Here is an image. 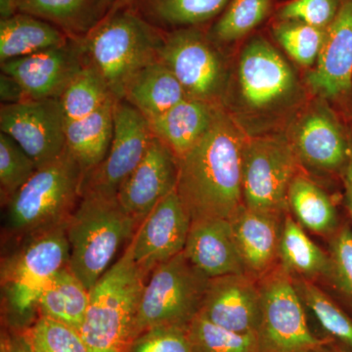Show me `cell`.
Wrapping results in <instances>:
<instances>
[{
  "instance_id": "cell-6",
  "label": "cell",
  "mask_w": 352,
  "mask_h": 352,
  "mask_svg": "<svg viewBox=\"0 0 352 352\" xmlns=\"http://www.w3.org/2000/svg\"><path fill=\"white\" fill-rule=\"evenodd\" d=\"M164 34L132 10L113 14L78 38L91 65L115 97L122 100L124 88L141 69L160 59Z\"/></svg>"
},
{
  "instance_id": "cell-21",
  "label": "cell",
  "mask_w": 352,
  "mask_h": 352,
  "mask_svg": "<svg viewBox=\"0 0 352 352\" xmlns=\"http://www.w3.org/2000/svg\"><path fill=\"white\" fill-rule=\"evenodd\" d=\"M183 252L193 265L210 279L245 273L230 220L192 221Z\"/></svg>"
},
{
  "instance_id": "cell-33",
  "label": "cell",
  "mask_w": 352,
  "mask_h": 352,
  "mask_svg": "<svg viewBox=\"0 0 352 352\" xmlns=\"http://www.w3.org/2000/svg\"><path fill=\"white\" fill-rule=\"evenodd\" d=\"M271 6V0H230L210 38L219 46L240 41L266 19Z\"/></svg>"
},
{
  "instance_id": "cell-25",
  "label": "cell",
  "mask_w": 352,
  "mask_h": 352,
  "mask_svg": "<svg viewBox=\"0 0 352 352\" xmlns=\"http://www.w3.org/2000/svg\"><path fill=\"white\" fill-rule=\"evenodd\" d=\"M69 41L64 32L50 23L18 12L0 22V61L29 56L65 45Z\"/></svg>"
},
{
  "instance_id": "cell-45",
  "label": "cell",
  "mask_w": 352,
  "mask_h": 352,
  "mask_svg": "<svg viewBox=\"0 0 352 352\" xmlns=\"http://www.w3.org/2000/svg\"><path fill=\"white\" fill-rule=\"evenodd\" d=\"M312 352H351L349 349H344L339 344L335 342V340H330V342H326L325 344L318 347Z\"/></svg>"
},
{
  "instance_id": "cell-39",
  "label": "cell",
  "mask_w": 352,
  "mask_h": 352,
  "mask_svg": "<svg viewBox=\"0 0 352 352\" xmlns=\"http://www.w3.org/2000/svg\"><path fill=\"white\" fill-rule=\"evenodd\" d=\"M342 0H292L277 12V21H296L326 30L339 12Z\"/></svg>"
},
{
  "instance_id": "cell-40",
  "label": "cell",
  "mask_w": 352,
  "mask_h": 352,
  "mask_svg": "<svg viewBox=\"0 0 352 352\" xmlns=\"http://www.w3.org/2000/svg\"><path fill=\"white\" fill-rule=\"evenodd\" d=\"M332 270L328 281L352 303V229L340 228L330 247Z\"/></svg>"
},
{
  "instance_id": "cell-16",
  "label": "cell",
  "mask_w": 352,
  "mask_h": 352,
  "mask_svg": "<svg viewBox=\"0 0 352 352\" xmlns=\"http://www.w3.org/2000/svg\"><path fill=\"white\" fill-rule=\"evenodd\" d=\"M192 219L176 189L153 208L131 239L133 258L146 277L184 251Z\"/></svg>"
},
{
  "instance_id": "cell-8",
  "label": "cell",
  "mask_w": 352,
  "mask_h": 352,
  "mask_svg": "<svg viewBox=\"0 0 352 352\" xmlns=\"http://www.w3.org/2000/svg\"><path fill=\"white\" fill-rule=\"evenodd\" d=\"M208 281L184 252L157 266L141 294L131 340L155 326L187 327L200 314Z\"/></svg>"
},
{
  "instance_id": "cell-17",
  "label": "cell",
  "mask_w": 352,
  "mask_h": 352,
  "mask_svg": "<svg viewBox=\"0 0 352 352\" xmlns=\"http://www.w3.org/2000/svg\"><path fill=\"white\" fill-rule=\"evenodd\" d=\"M199 314L232 332L258 333L261 317L259 280L247 273L212 278Z\"/></svg>"
},
{
  "instance_id": "cell-34",
  "label": "cell",
  "mask_w": 352,
  "mask_h": 352,
  "mask_svg": "<svg viewBox=\"0 0 352 352\" xmlns=\"http://www.w3.org/2000/svg\"><path fill=\"white\" fill-rule=\"evenodd\" d=\"M192 352H261L258 333L232 332L200 314L187 327Z\"/></svg>"
},
{
  "instance_id": "cell-22",
  "label": "cell",
  "mask_w": 352,
  "mask_h": 352,
  "mask_svg": "<svg viewBox=\"0 0 352 352\" xmlns=\"http://www.w3.org/2000/svg\"><path fill=\"white\" fill-rule=\"evenodd\" d=\"M220 107L222 106L186 98L149 120L150 127L155 138L180 159L207 133Z\"/></svg>"
},
{
  "instance_id": "cell-4",
  "label": "cell",
  "mask_w": 352,
  "mask_h": 352,
  "mask_svg": "<svg viewBox=\"0 0 352 352\" xmlns=\"http://www.w3.org/2000/svg\"><path fill=\"white\" fill-rule=\"evenodd\" d=\"M140 223L127 214L117 197L82 194L67 221L69 267L88 289L111 267L124 243L131 242Z\"/></svg>"
},
{
  "instance_id": "cell-3",
  "label": "cell",
  "mask_w": 352,
  "mask_h": 352,
  "mask_svg": "<svg viewBox=\"0 0 352 352\" xmlns=\"http://www.w3.org/2000/svg\"><path fill=\"white\" fill-rule=\"evenodd\" d=\"M67 222L21 241L18 251L2 264V307L7 329L25 331L38 318L44 287L69 265Z\"/></svg>"
},
{
  "instance_id": "cell-43",
  "label": "cell",
  "mask_w": 352,
  "mask_h": 352,
  "mask_svg": "<svg viewBox=\"0 0 352 352\" xmlns=\"http://www.w3.org/2000/svg\"><path fill=\"white\" fill-rule=\"evenodd\" d=\"M342 173H344V184L346 190V207L352 221V154Z\"/></svg>"
},
{
  "instance_id": "cell-38",
  "label": "cell",
  "mask_w": 352,
  "mask_h": 352,
  "mask_svg": "<svg viewBox=\"0 0 352 352\" xmlns=\"http://www.w3.org/2000/svg\"><path fill=\"white\" fill-rule=\"evenodd\" d=\"M187 327L161 325L146 329L129 342L124 352H192Z\"/></svg>"
},
{
  "instance_id": "cell-10",
  "label": "cell",
  "mask_w": 352,
  "mask_h": 352,
  "mask_svg": "<svg viewBox=\"0 0 352 352\" xmlns=\"http://www.w3.org/2000/svg\"><path fill=\"white\" fill-rule=\"evenodd\" d=\"M160 60L175 74L188 98L222 106L231 69L210 36L194 27L166 34Z\"/></svg>"
},
{
  "instance_id": "cell-35",
  "label": "cell",
  "mask_w": 352,
  "mask_h": 352,
  "mask_svg": "<svg viewBox=\"0 0 352 352\" xmlns=\"http://www.w3.org/2000/svg\"><path fill=\"white\" fill-rule=\"evenodd\" d=\"M272 32L293 61L305 68H314L320 54L326 30L296 21H277Z\"/></svg>"
},
{
  "instance_id": "cell-23",
  "label": "cell",
  "mask_w": 352,
  "mask_h": 352,
  "mask_svg": "<svg viewBox=\"0 0 352 352\" xmlns=\"http://www.w3.org/2000/svg\"><path fill=\"white\" fill-rule=\"evenodd\" d=\"M186 98L188 96L175 74L159 59L132 76L122 100L131 104L149 120Z\"/></svg>"
},
{
  "instance_id": "cell-2",
  "label": "cell",
  "mask_w": 352,
  "mask_h": 352,
  "mask_svg": "<svg viewBox=\"0 0 352 352\" xmlns=\"http://www.w3.org/2000/svg\"><path fill=\"white\" fill-rule=\"evenodd\" d=\"M247 136L220 107L207 133L178 159L176 191L192 221L230 220L244 206L242 160Z\"/></svg>"
},
{
  "instance_id": "cell-13",
  "label": "cell",
  "mask_w": 352,
  "mask_h": 352,
  "mask_svg": "<svg viewBox=\"0 0 352 352\" xmlns=\"http://www.w3.org/2000/svg\"><path fill=\"white\" fill-rule=\"evenodd\" d=\"M65 116L60 99L1 104L0 129L36 163L38 168L67 151Z\"/></svg>"
},
{
  "instance_id": "cell-1",
  "label": "cell",
  "mask_w": 352,
  "mask_h": 352,
  "mask_svg": "<svg viewBox=\"0 0 352 352\" xmlns=\"http://www.w3.org/2000/svg\"><path fill=\"white\" fill-rule=\"evenodd\" d=\"M305 90L283 55L263 36L245 43L231 69L222 107L248 136L279 132L302 110Z\"/></svg>"
},
{
  "instance_id": "cell-15",
  "label": "cell",
  "mask_w": 352,
  "mask_h": 352,
  "mask_svg": "<svg viewBox=\"0 0 352 352\" xmlns=\"http://www.w3.org/2000/svg\"><path fill=\"white\" fill-rule=\"evenodd\" d=\"M87 64L78 38H69L65 45L3 62L1 73L20 85L25 100L60 99Z\"/></svg>"
},
{
  "instance_id": "cell-28",
  "label": "cell",
  "mask_w": 352,
  "mask_h": 352,
  "mask_svg": "<svg viewBox=\"0 0 352 352\" xmlns=\"http://www.w3.org/2000/svg\"><path fill=\"white\" fill-rule=\"evenodd\" d=\"M288 207L298 223L312 232L330 235L339 230L337 208L332 199L300 171L289 184Z\"/></svg>"
},
{
  "instance_id": "cell-46",
  "label": "cell",
  "mask_w": 352,
  "mask_h": 352,
  "mask_svg": "<svg viewBox=\"0 0 352 352\" xmlns=\"http://www.w3.org/2000/svg\"><path fill=\"white\" fill-rule=\"evenodd\" d=\"M115 1L116 0H100L99 7H100L101 14H103L106 10H107V9L110 8Z\"/></svg>"
},
{
  "instance_id": "cell-44",
  "label": "cell",
  "mask_w": 352,
  "mask_h": 352,
  "mask_svg": "<svg viewBox=\"0 0 352 352\" xmlns=\"http://www.w3.org/2000/svg\"><path fill=\"white\" fill-rule=\"evenodd\" d=\"M18 12V0H0L1 20L9 19Z\"/></svg>"
},
{
  "instance_id": "cell-29",
  "label": "cell",
  "mask_w": 352,
  "mask_h": 352,
  "mask_svg": "<svg viewBox=\"0 0 352 352\" xmlns=\"http://www.w3.org/2000/svg\"><path fill=\"white\" fill-rule=\"evenodd\" d=\"M100 0H18L19 12L50 23L69 38H80L97 25Z\"/></svg>"
},
{
  "instance_id": "cell-7",
  "label": "cell",
  "mask_w": 352,
  "mask_h": 352,
  "mask_svg": "<svg viewBox=\"0 0 352 352\" xmlns=\"http://www.w3.org/2000/svg\"><path fill=\"white\" fill-rule=\"evenodd\" d=\"M85 173L68 150L38 168L6 203V231L20 241L66 223L80 199Z\"/></svg>"
},
{
  "instance_id": "cell-24",
  "label": "cell",
  "mask_w": 352,
  "mask_h": 352,
  "mask_svg": "<svg viewBox=\"0 0 352 352\" xmlns=\"http://www.w3.org/2000/svg\"><path fill=\"white\" fill-rule=\"evenodd\" d=\"M82 119L65 124L67 150L82 166L85 175L107 156L113 134V104Z\"/></svg>"
},
{
  "instance_id": "cell-14",
  "label": "cell",
  "mask_w": 352,
  "mask_h": 352,
  "mask_svg": "<svg viewBox=\"0 0 352 352\" xmlns=\"http://www.w3.org/2000/svg\"><path fill=\"white\" fill-rule=\"evenodd\" d=\"M322 101L303 106L287 135L302 166L325 173H344L352 147L339 120Z\"/></svg>"
},
{
  "instance_id": "cell-11",
  "label": "cell",
  "mask_w": 352,
  "mask_h": 352,
  "mask_svg": "<svg viewBox=\"0 0 352 352\" xmlns=\"http://www.w3.org/2000/svg\"><path fill=\"white\" fill-rule=\"evenodd\" d=\"M259 287L258 338L261 352H312L333 340L311 332L293 276L281 264L259 279Z\"/></svg>"
},
{
  "instance_id": "cell-42",
  "label": "cell",
  "mask_w": 352,
  "mask_h": 352,
  "mask_svg": "<svg viewBox=\"0 0 352 352\" xmlns=\"http://www.w3.org/2000/svg\"><path fill=\"white\" fill-rule=\"evenodd\" d=\"M0 92L2 104H13L25 100L24 92L11 76L1 73L0 78Z\"/></svg>"
},
{
  "instance_id": "cell-32",
  "label": "cell",
  "mask_w": 352,
  "mask_h": 352,
  "mask_svg": "<svg viewBox=\"0 0 352 352\" xmlns=\"http://www.w3.org/2000/svg\"><path fill=\"white\" fill-rule=\"evenodd\" d=\"M230 0H141L153 22L170 27L203 24L224 11Z\"/></svg>"
},
{
  "instance_id": "cell-27",
  "label": "cell",
  "mask_w": 352,
  "mask_h": 352,
  "mask_svg": "<svg viewBox=\"0 0 352 352\" xmlns=\"http://www.w3.org/2000/svg\"><path fill=\"white\" fill-rule=\"evenodd\" d=\"M279 263L293 276L314 281L316 278L329 279L332 270L330 254L310 240L302 226L291 214L284 219L279 248Z\"/></svg>"
},
{
  "instance_id": "cell-26",
  "label": "cell",
  "mask_w": 352,
  "mask_h": 352,
  "mask_svg": "<svg viewBox=\"0 0 352 352\" xmlns=\"http://www.w3.org/2000/svg\"><path fill=\"white\" fill-rule=\"evenodd\" d=\"M89 300L90 289L72 272L68 265L44 287L39 296L38 314L80 332Z\"/></svg>"
},
{
  "instance_id": "cell-19",
  "label": "cell",
  "mask_w": 352,
  "mask_h": 352,
  "mask_svg": "<svg viewBox=\"0 0 352 352\" xmlns=\"http://www.w3.org/2000/svg\"><path fill=\"white\" fill-rule=\"evenodd\" d=\"M177 178V157L154 138L142 161L120 187L118 201L141 223L164 197L176 189Z\"/></svg>"
},
{
  "instance_id": "cell-31",
  "label": "cell",
  "mask_w": 352,
  "mask_h": 352,
  "mask_svg": "<svg viewBox=\"0 0 352 352\" xmlns=\"http://www.w3.org/2000/svg\"><path fill=\"white\" fill-rule=\"evenodd\" d=\"M113 100L116 98L107 83L88 63L60 97L66 122L87 117Z\"/></svg>"
},
{
  "instance_id": "cell-12",
  "label": "cell",
  "mask_w": 352,
  "mask_h": 352,
  "mask_svg": "<svg viewBox=\"0 0 352 352\" xmlns=\"http://www.w3.org/2000/svg\"><path fill=\"white\" fill-rule=\"evenodd\" d=\"M155 136L146 119L124 100L113 104V134L107 156L83 177L82 195L117 197L124 180L135 170Z\"/></svg>"
},
{
  "instance_id": "cell-5",
  "label": "cell",
  "mask_w": 352,
  "mask_h": 352,
  "mask_svg": "<svg viewBox=\"0 0 352 352\" xmlns=\"http://www.w3.org/2000/svg\"><path fill=\"white\" fill-rule=\"evenodd\" d=\"M146 281L147 277L134 261L131 241L122 256L90 289L80 331L87 352L126 351Z\"/></svg>"
},
{
  "instance_id": "cell-37",
  "label": "cell",
  "mask_w": 352,
  "mask_h": 352,
  "mask_svg": "<svg viewBox=\"0 0 352 352\" xmlns=\"http://www.w3.org/2000/svg\"><path fill=\"white\" fill-rule=\"evenodd\" d=\"M34 352H87L80 332L41 316L24 331Z\"/></svg>"
},
{
  "instance_id": "cell-18",
  "label": "cell",
  "mask_w": 352,
  "mask_h": 352,
  "mask_svg": "<svg viewBox=\"0 0 352 352\" xmlns=\"http://www.w3.org/2000/svg\"><path fill=\"white\" fill-rule=\"evenodd\" d=\"M305 83L322 100H340L352 88V0H342L340 10L326 29L318 60Z\"/></svg>"
},
{
  "instance_id": "cell-9",
  "label": "cell",
  "mask_w": 352,
  "mask_h": 352,
  "mask_svg": "<svg viewBox=\"0 0 352 352\" xmlns=\"http://www.w3.org/2000/svg\"><path fill=\"white\" fill-rule=\"evenodd\" d=\"M300 166L287 133L247 136L242 160L245 207L263 214H288L289 184Z\"/></svg>"
},
{
  "instance_id": "cell-20",
  "label": "cell",
  "mask_w": 352,
  "mask_h": 352,
  "mask_svg": "<svg viewBox=\"0 0 352 352\" xmlns=\"http://www.w3.org/2000/svg\"><path fill=\"white\" fill-rule=\"evenodd\" d=\"M285 217L254 212L243 206L230 219L247 274L259 280L279 263Z\"/></svg>"
},
{
  "instance_id": "cell-36",
  "label": "cell",
  "mask_w": 352,
  "mask_h": 352,
  "mask_svg": "<svg viewBox=\"0 0 352 352\" xmlns=\"http://www.w3.org/2000/svg\"><path fill=\"white\" fill-rule=\"evenodd\" d=\"M38 166L31 157L4 132L0 133V189L6 203L25 184Z\"/></svg>"
},
{
  "instance_id": "cell-30",
  "label": "cell",
  "mask_w": 352,
  "mask_h": 352,
  "mask_svg": "<svg viewBox=\"0 0 352 352\" xmlns=\"http://www.w3.org/2000/svg\"><path fill=\"white\" fill-rule=\"evenodd\" d=\"M293 276V275H292ZM294 285L303 305L318 320L326 337L352 352V318L324 293L312 280L293 276Z\"/></svg>"
},
{
  "instance_id": "cell-41",
  "label": "cell",
  "mask_w": 352,
  "mask_h": 352,
  "mask_svg": "<svg viewBox=\"0 0 352 352\" xmlns=\"http://www.w3.org/2000/svg\"><path fill=\"white\" fill-rule=\"evenodd\" d=\"M0 352H34L24 331H2Z\"/></svg>"
}]
</instances>
